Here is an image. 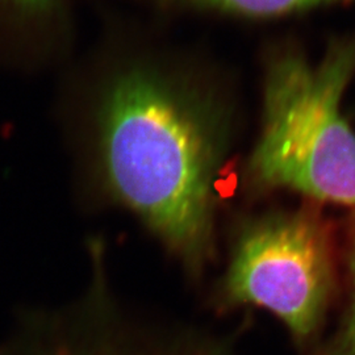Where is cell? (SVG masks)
<instances>
[{"label":"cell","mask_w":355,"mask_h":355,"mask_svg":"<svg viewBox=\"0 0 355 355\" xmlns=\"http://www.w3.org/2000/svg\"><path fill=\"white\" fill-rule=\"evenodd\" d=\"M246 16H278L345 0H178Z\"/></svg>","instance_id":"obj_5"},{"label":"cell","mask_w":355,"mask_h":355,"mask_svg":"<svg viewBox=\"0 0 355 355\" xmlns=\"http://www.w3.org/2000/svg\"><path fill=\"white\" fill-rule=\"evenodd\" d=\"M354 74L355 40L330 46L318 62L287 54L270 66L249 164L255 182L355 207V132L341 108Z\"/></svg>","instance_id":"obj_2"},{"label":"cell","mask_w":355,"mask_h":355,"mask_svg":"<svg viewBox=\"0 0 355 355\" xmlns=\"http://www.w3.org/2000/svg\"><path fill=\"white\" fill-rule=\"evenodd\" d=\"M349 266L353 284L352 302L341 328L320 355H355V236L350 249Z\"/></svg>","instance_id":"obj_6"},{"label":"cell","mask_w":355,"mask_h":355,"mask_svg":"<svg viewBox=\"0 0 355 355\" xmlns=\"http://www.w3.org/2000/svg\"><path fill=\"white\" fill-rule=\"evenodd\" d=\"M101 150L116 198L191 274L214 255L223 139L214 114L148 70L114 79L101 111Z\"/></svg>","instance_id":"obj_1"},{"label":"cell","mask_w":355,"mask_h":355,"mask_svg":"<svg viewBox=\"0 0 355 355\" xmlns=\"http://www.w3.org/2000/svg\"><path fill=\"white\" fill-rule=\"evenodd\" d=\"M334 282L331 228L318 214L300 211L243 228L223 290L229 304L265 308L304 341L322 321Z\"/></svg>","instance_id":"obj_3"},{"label":"cell","mask_w":355,"mask_h":355,"mask_svg":"<svg viewBox=\"0 0 355 355\" xmlns=\"http://www.w3.org/2000/svg\"><path fill=\"white\" fill-rule=\"evenodd\" d=\"M55 318L37 355H234L223 340L129 321L105 290L87 292Z\"/></svg>","instance_id":"obj_4"},{"label":"cell","mask_w":355,"mask_h":355,"mask_svg":"<svg viewBox=\"0 0 355 355\" xmlns=\"http://www.w3.org/2000/svg\"><path fill=\"white\" fill-rule=\"evenodd\" d=\"M11 1L31 11L46 10L54 3V0H11Z\"/></svg>","instance_id":"obj_7"}]
</instances>
